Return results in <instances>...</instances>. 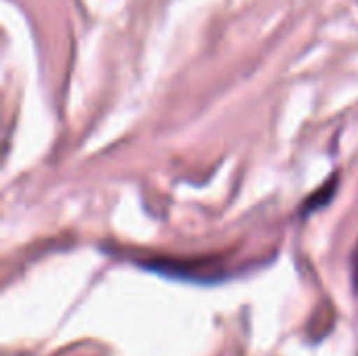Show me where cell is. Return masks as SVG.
Returning a JSON list of instances; mask_svg holds the SVG:
<instances>
[{
  "instance_id": "cell-1",
  "label": "cell",
  "mask_w": 358,
  "mask_h": 356,
  "mask_svg": "<svg viewBox=\"0 0 358 356\" xmlns=\"http://www.w3.org/2000/svg\"><path fill=\"white\" fill-rule=\"evenodd\" d=\"M331 191H334V187H331V185H327V189L317 191V193L306 201V210H315V208L319 206L317 201H327V199H329V195H331Z\"/></svg>"
},
{
  "instance_id": "cell-2",
  "label": "cell",
  "mask_w": 358,
  "mask_h": 356,
  "mask_svg": "<svg viewBox=\"0 0 358 356\" xmlns=\"http://www.w3.org/2000/svg\"><path fill=\"white\" fill-rule=\"evenodd\" d=\"M355 277H357V283H358V252H357V258H355Z\"/></svg>"
}]
</instances>
